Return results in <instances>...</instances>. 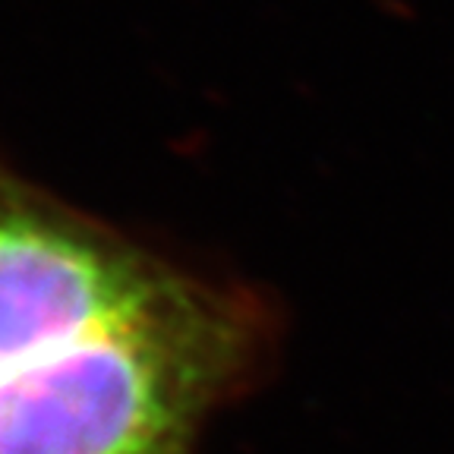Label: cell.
Returning a JSON list of instances; mask_svg holds the SVG:
<instances>
[{
  "label": "cell",
  "mask_w": 454,
  "mask_h": 454,
  "mask_svg": "<svg viewBox=\"0 0 454 454\" xmlns=\"http://www.w3.org/2000/svg\"><path fill=\"white\" fill-rule=\"evenodd\" d=\"M271 340L255 294L0 168V454H192Z\"/></svg>",
  "instance_id": "obj_1"
}]
</instances>
